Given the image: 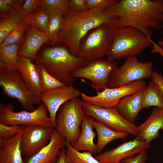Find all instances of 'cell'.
<instances>
[{
    "label": "cell",
    "instance_id": "cell-1",
    "mask_svg": "<svg viewBox=\"0 0 163 163\" xmlns=\"http://www.w3.org/2000/svg\"><path fill=\"white\" fill-rule=\"evenodd\" d=\"M105 11L117 17L108 23L113 29L134 28L151 41L152 29L163 27L162 0H121L106 8Z\"/></svg>",
    "mask_w": 163,
    "mask_h": 163
},
{
    "label": "cell",
    "instance_id": "cell-2",
    "mask_svg": "<svg viewBox=\"0 0 163 163\" xmlns=\"http://www.w3.org/2000/svg\"><path fill=\"white\" fill-rule=\"evenodd\" d=\"M106 8H95L83 12L69 9L63 16V26L55 45L65 44L72 54L78 56L80 42L83 37L92 29L117 18L107 14Z\"/></svg>",
    "mask_w": 163,
    "mask_h": 163
},
{
    "label": "cell",
    "instance_id": "cell-3",
    "mask_svg": "<svg viewBox=\"0 0 163 163\" xmlns=\"http://www.w3.org/2000/svg\"><path fill=\"white\" fill-rule=\"evenodd\" d=\"M34 61L42 64L49 73L66 85H73L75 82L74 72L87 62L62 46L44 47Z\"/></svg>",
    "mask_w": 163,
    "mask_h": 163
},
{
    "label": "cell",
    "instance_id": "cell-4",
    "mask_svg": "<svg viewBox=\"0 0 163 163\" xmlns=\"http://www.w3.org/2000/svg\"><path fill=\"white\" fill-rule=\"evenodd\" d=\"M151 45V53H158L163 57V48L142 32L132 27H120L113 30L112 42L106 56L113 60L137 56Z\"/></svg>",
    "mask_w": 163,
    "mask_h": 163
},
{
    "label": "cell",
    "instance_id": "cell-5",
    "mask_svg": "<svg viewBox=\"0 0 163 163\" xmlns=\"http://www.w3.org/2000/svg\"><path fill=\"white\" fill-rule=\"evenodd\" d=\"M0 86L5 96L17 99L27 111H33L35 105L41 102L29 89L17 68H0Z\"/></svg>",
    "mask_w": 163,
    "mask_h": 163
},
{
    "label": "cell",
    "instance_id": "cell-6",
    "mask_svg": "<svg viewBox=\"0 0 163 163\" xmlns=\"http://www.w3.org/2000/svg\"><path fill=\"white\" fill-rule=\"evenodd\" d=\"M82 102L79 97L67 101L60 107L56 117L55 129L72 146L80 134L85 116Z\"/></svg>",
    "mask_w": 163,
    "mask_h": 163
},
{
    "label": "cell",
    "instance_id": "cell-7",
    "mask_svg": "<svg viewBox=\"0 0 163 163\" xmlns=\"http://www.w3.org/2000/svg\"><path fill=\"white\" fill-rule=\"evenodd\" d=\"M113 30L108 23L90 31L80 42L78 56L89 62L106 56L112 42Z\"/></svg>",
    "mask_w": 163,
    "mask_h": 163
},
{
    "label": "cell",
    "instance_id": "cell-8",
    "mask_svg": "<svg viewBox=\"0 0 163 163\" xmlns=\"http://www.w3.org/2000/svg\"><path fill=\"white\" fill-rule=\"evenodd\" d=\"M153 62H141L136 56H130L120 66L110 74L107 88H113L127 85L134 82L152 77Z\"/></svg>",
    "mask_w": 163,
    "mask_h": 163
},
{
    "label": "cell",
    "instance_id": "cell-9",
    "mask_svg": "<svg viewBox=\"0 0 163 163\" xmlns=\"http://www.w3.org/2000/svg\"><path fill=\"white\" fill-rule=\"evenodd\" d=\"M14 109L11 103L6 105L1 103L0 123L12 125H39L53 128L47 108L42 102L33 111L25 110L15 112Z\"/></svg>",
    "mask_w": 163,
    "mask_h": 163
},
{
    "label": "cell",
    "instance_id": "cell-10",
    "mask_svg": "<svg viewBox=\"0 0 163 163\" xmlns=\"http://www.w3.org/2000/svg\"><path fill=\"white\" fill-rule=\"evenodd\" d=\"M118 67L113 60L99 59L87 62L76 69L73 76L75 78H83L89 80L91 86L96 91H102L107 87L110 76Z\"/></svg>",
    "mask_w": 163,
    "mask_h": 163
},
{
    "label": "cell",
    "instance_id": "cell-11",
    "mask_svg": "<svg viewBox=\"0 0 163 163\" xmlns=\"http://www.w3.org/2000/svg\"><path fill=\"white\" fill-rule=\"evenodd\" d=\"M85 115L90 116L115 131L124 132L136 136L137 126L125 119L120 114L116 107L102 108L82 101Z\"/></svg>",
    "mask_w": 163,
    "mask_h": 163
},
{
    "label": "cell",
    "instance_id": "cell-12",
    "mask_svg": "<svg viewBox=\"0 0 163 163\" xmlns=\"http://www.w3.org/2000/svg\"><path fill=\"white\" fill-rule=\"evenodd\" d=\"M146 86L144 80H138L117 88L107 87L101 91H97L96 95L94 96L83 93L81 96L82 101L92 105L102 108L113 107L123 97L142 90Z\"/></svg>",
    "mask_w": 163,
    "mask_h": 163
},
{
    "label": "cell",
    "instance_id": "cell-13",
    "mask_svg": "<svg viewBox=\"0 0 163 163\" xmlns=\"http://www.w3.org/2000/svg\"><path fill=\"white\" fill-rule=\"evenodd\" d=\"M54 128L39 125L22 126L21 147L22 155L29 158L46 146Z\"/></svg>",
    "mask_w": 163,
    "mask_h": 163
},
{
    "label": "cell",
    "instance_id": "cell-14",
    "mask_svg": "<svg viewBox=\"0 0 163 163\" xmlns=\"http://www.w3.org/2000/svg\"><path fill=\"white\" fill-rule=\"evenodd\" d=\"M81 94L80 91L73 85H65L42 93L39 98L47 108L53 128H56L57 112L62 105L71 99L79 97Z\"/></svg>",
    "mask_w": 163,
    "mask_h": 163
},
{
    "label": "cell",
    "instance_id": "cell-15",
    "mask_svg": "<svg viewBox=\"0 0 163 163\" xmlns=\"http://www.w3.org/2000/svg\"><path fill=\"white\" fill-rule=\"evenodd\" d=\"M150 147V143L135 138L94 157L101 163H120L123 160L133 157L135 154L146 151Z\"/></svg>",
    "mask_w": 163,
    "mask_h": 163
},
{
    "label": "cell",
    "instance_id": "cell-16",
    "mask_svg": "<svg viewBox=\"0 0 163 163\" xmlns=\"http://www.w3.org/2000/svg\"><path fill=\"white\" fill-rule=\"evenodd\" d=\"M66 139L55 129L48 144L31 157L26 163H56L60 151L65 144Z\"/></svg>",
    "mask_w": 163,
    "mask_h": 163
},
{
    "label": "cell",
    "instance_id": "cell-17",
    "mask_svg": "<svg viewBox=\"0 0 163 163\" xmlns=\"http://www.w3.org/2000/svg\"><path fill=\"white\" fill-rule=\"evenodd\" d=\"M136 138L150 143L159 136V131L163 129V109L155 107L146 120L137 126Z\"/></svg>",
    "mask_w": 163,
    "mask_h": 163
},
{
    "label": "cell",
    "instance_id": "cell-18",
    "mask_svg": "<svg viewBox=\"0 0 163 163\" xmlns=\"http://www.w3.org/2000/svg\"><path fill=\"white\" fill-rule=\"evenodd\" d=\"M47 42L49 40L45 32L29 26L25 39L19 49L18 56L26 57L33 62L41 46Z\"/></svg>",
    "mask_w": 163,
    "mask_h": 163
},
{
    "label": "cell",
    "instance_id": "cell-19",
    "mask_svg": "<svg viewBox=\"0 0 163 163\" xmlns=\"http://www.w3.org/2000/svg\"><path fill=\"white\" fill-rule=\"evenodd\" d=\"M94 120L92 117L85 115L82 120L80 134L76 142L72 146L76 150L88 152L94 155L98 153L96 144L94 142L96 136L93 130Z\"/></svg>",
    "mask_w": 163,
    "mask_h": 163
},
{
    "label": "cell",
    "instance_id": "cell-20",
    "mask_svg": "<svg viewBox=\"0 0 163 163\" xmlns=\"http://www.w3.org/2000/svg\"><path fill=\"white\" fill-rule=\"evenodd\" d=\"M17 68L30 91L39 97L42 91L34 64L28 58L18 56Z\"/></svg>",
    "mask_w": 163,
    "mask_h": 163
},
{
    "label": "cell",
    "instance_id": "cell-21",
    "mask_svg": "<svg viewBox=\"0 0 163 163\" xmlns=\"http://www.w3.org/2000/svg\"><path fill=\"white\" fill-rule=\"evenodd\" d=\"M143 89L123 97L116 107L122 116L131 123H133L142 108V96Z\"/></svg>",
    "mask_w": 163,
    "mask_h": 163
},
{
    "label": "cell",
    "instance_id": "cell-22",
    "mask_svg": "<svg viewBox=\"0 0 163 163\" xmlns=\"http://www.w3.org/2000/svg\"><path fill=\"white\" fill-rule=\"evenodd\" d=\"M22 131L0 146V163H25L21 147Z\"/></svg>",
    "mask_w": 163,
    "mask_h": 163
},
{
    "label": "cell",
    "instance_id": "cell-23",
    "mask_svg": "<svg viewBox=\"0 0 163 163\" xmlns=\"http://www.w3.org/2000/svg\"><path fill=\"white\" fill-rule=\"evenodd\" d=\"M93 124L97 136L96 144L98 153H101L105 147L110 142L117 139L124 140L129 134L126 132L112 130L101 122L95 119Z\"/></svg>",
    "mask_w": 163,
    "mask_h": 163
},
{
    "label": "cell",
    "instance_id": "cell-24",
    "mask_svg": "<svg viewBox=\"0 0 163 163\" xmlns=\"http://www.w3.org/2000/svg\"><path fill=\"white\" fill-rule=\"evenodd\" d=\"M142 105L143 109L155 106L163 109V93L158 85L152 80L143 90Z\"/></svg>",
    "mask_w": 163,
    "mask_h": 163
},
{
    "label": "cell",
    "instance_id": "cell-25",
    "mask_svg": "<svg viewBox=\"0 0 163 163\" xmlns=\"http://www.w3.org/2000/svg\"><path fill=\"white\" fill-rule=\"evenodd\" d=\"M26 17L20 11H16L6 16L0 17V44L11 32L22 26L27 24Z\"/></svg>",
    "mask_w": 163,
    "mask_h": 163
},
{
    "label": "cell",
    "instance_id": "cell-26",
    "mask_svg": "<svg viewBox=\"0 0 163 163\" xmlns=\"http://www.w3.org/2000/svg\"><path fill=\"white\" fill-rule=\"evenodd\" d=\"M21 45L14 44L0 47V68H17L18 52Z\"/></svg>",
    "mask_w": 163,
    "mask_h": 163
},
{
    "label": "cell",
    "instance_id": "cell-27",
    "mask_svg": "<svg viewBox=\"0 0 163 163\" xmlns=\"http://www.w3.org/2000/svg\"><path fill=\"white\" fill-rule=\"evenodd\" d=\"M50 20L45 32L49 42L52 45L55 43L63 25V15L60 12L50 14Z\"/></svg>",
    "mask_w": 163,
    "mask_h": 163
},
{
    "label": "cell",
    "instance_id": "cell-28",
    "mask_svg": "<svg viewBox=\"0 0 163 163\" xmlns=\"http://www.w3.org/2000/svg\"><path fill=\"white\" fill-rule=\"evenodd\" d=\"M34 64L39 76L42 93L48 90L66 85L49 73L42 64L37 62H35Z\"/></svg>",
    "mask_w": 163,
    "mask_h": 163
},
{
    "label": "cell",
    "instance_id": "cell-29",
    "mask_svg": "<svg viewBox=\"0 0 163 163\" xmlns=\"http://www.w3.org/2000/svg\"><path fill=\"white\" fill-rule=\"evenodd\" d=\"M65 147L68 163H101L92 156L91 153L76 150L66 140Z\"/></svg>",
    "mask_w": 163,
    "mask_h": 163
},
{
    "label": "cell",
    "instance_id": "cell-30",
    "mask_svg": "<svg viewBox=\"0 0 163 163\" xmlns=\"http://www.w3.org/2000/svg\"><path fill=\"white\" fill-rule=\"evenodd\" d=\"M50 18V14L40 6L27 17L26 22L28 25L44 32Z\"/></svg>",
    "mask_w": 163,
    "mask_h": 163
},
{
    "label": "cell",
    "instance_id": "cell-31",
    "mask_svg": "<svg viewBox=\"0 0 163 163\" xmlns=\"http://www.w3.org/2000/svg\"><path fill=\"white\" fill-rule=\"evenodd\" d=\"M29 26L26 24L11 32L0 44V47L14 44H20L21 45L25 39Z\"/></svg>",
    "mask_w": 163,
    "mask_h": 163
},
{
    "label": "cell",
    "instance_id": "cell-32",
    "mask_svg": "<svg viewBox=\"0 0 163 163\" xmlns=\"http://www.w3.org/2000/svg\"><path fill=\"white\" fill-rule=\"evenodd\" d=\"M69 0H41L40 6L49 14L58 12L64 16L69 11Z\"/></svg>",
    "mask_w": 163,
    "mask_h": 163
},
{
    "label": "cell",
    "instance_id": "cell-33",
    "mask_svg": "<svg viewBox=\"0 0 163 163\" xmlns=\"http://www.w3.org/2000/svg\"><path fill=\"white\" fill-rule=\"evenodd\" d=\"M22 131V126L12 125L0 123V146Z\"/></svg>",
    "mask_w": 163,
    "mask_h": 163
},
{
    "label": "cell",
    "instance_id": "cell-34",
    "mask_svg": "<svg viewBox=\"0 0 163 163\" xmlns=\"http://www.w3.org/2000/svg\"><path fill=\"white\" fill-rule=\"evenodd\" d=\"M88 10L97 8L107 7L114 4L117 1L115 0H85Z\"/></svg>",
    "mask_w": 163,
    "mask_h": 163
},
{
    "label": "cell",
    "instance_id": "cell-35",
    "mask_svg": "<svg viewBox=\"0 0 163 163\" xmlns=\"http://www.w3.org/2000/svg\"><path fill=\"white\" fill-rule=\"evenodd\" d=\"M40 6V0H25L20 10L21 14L27 17Z\"/></svg>",
    "mask_w": 163,
    "mask_h": 163
},
{
    "label": "cell",
    "instance_id": "cell-36",
    "mask_svg": "<svg viewBox=\"0 0 163 163\" xmlns=\"http://www.w3.org/2000/svg\"><path fill=\"white\" fill-rule=\"evenodd\" d=\"M68 7L69 9L77 12H83L88 10L85 0H69Z\"/></svg>",
    "mask_w": 163,
    "mask_h": 163
},
{
    "label": "cell",
    "instance_id": "cell-37",
    "mask_svg": "<svg viewBox=\"0 0 163 163\" xmlns=\"http://www.w3.org/2000/svg\"><path fill=\"white\" fill-rule=\"evenodd\" d=\"M148 156L146 151L141 152L135 157L124 159L121 161L123 163H146Z\"/></svg>",
    "mask_w": 163,
    "mask_h": 163
},
{
    "label": "cell",
    "instance_id": "cell-38",
    "mask_svg": "<svg viewBox=\"0 0 163 163\" xmlns=\"http://www.w3.org/2000/svg\"><path fill=\"white\" fill-rule=\"evenodd\" d=\"M16 11H17L14 10L9 5L0 0V17L6 16Z\"/></svg>",
    "mask_w": 163,
    "mask_h": 163
},
{
    "label": "cell",
    "instance_id": "cell-39",
    "mask_svg": "<svg viewBox=\"0 0 163 163\" xmlns=\"http://www.w3.org/2000/svg\"><path fill=\"white\" fill-rule=\"evenodd\" d=\"M3 2L9 5L15 11H20L25 0H1Z\"/></svg>",
    "mask_w": 163,
    "mask_h": 163
},
{
    "label": "cell",
    "instance_id": "cell-40",
    "mask_svg": "<svg viewBox=\"0 0 163 163\" xmlns=\"http://www.w3.org/2000/svg\"><path fill=\"white\" fill-rule=\"evenodd\" d=\"M151 80L154 82L159 87L163 93V76L158 72L153 71Z\"/></svg>",
    "mask_w": 163,
    "mask_h": 163
},
{
    "label": "cell",
    "instance_id": "cell-41",
    "mask_svg": "<svg viewBox=\"0 0 163 163\" xmlns=\"http://www.w3.org/2000/svg\"><path fill=\"white\" fill-rule=\"evenodd\" d=\"M56 163H68V160L66 154L65 147L61 149Z\"/></svg>",
    "mask_w": 163,
    "mask_h": 163
},
{
    "label": "cell",
    "instance_id": "cell-42",
    "mask_svg": "<svg viewBox=\"0 0 163 163\" xmlns=\"http://www.w3.org/2000/svg\"><path fill=\"white\" fill-rule=\"evenodd\" d=\"M158 44L161 46L163 49V37L162 38L161 40L159 41L158 42Z\"/></svg>",
    "mask_w": 163,
    "mask_h": 163
}]
</instances>
